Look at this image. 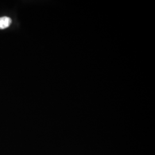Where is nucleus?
<instances>
[{"mask_svg":"<svg viewBox=\"0 0 155 155\" xmlns=\"http://www.w3.org/2000/svg\"><path fill=\"white\" fill-rule=\"evenodd\" d=\"M11 23V18L6 16L0 17V29H4L8 28Z\"/></svg>","mask_w":155,"mask_h":155,"instance_id":"nucleus-1","label":"nucleus"}]
</instances>
